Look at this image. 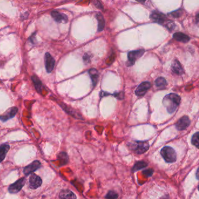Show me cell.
<instances>
[{"instance_id":"d6a6232c","label":"cell","mask_w":199,"mask_h":199,"mask_svg":"<svg viewBox=\"0 0 199 199\" xmlns=\"http://www.w3.org/2000/svg\"><path fill=\"white\" fill-rule=\"evenodd\" d=\"M196 178L199 180V168L196 172Z\"/></svg>"},{"instance_id":"8992f818","label":"cell","mask_w":199,"mask_h":199,"mask_svg":"<svg viewBox=\"0 0 199 199\" xmlns=\"http://www.w3.org/2000/svg\"><path fill=\"white\" fill-rule=\"evenodd\" d=\"M26 179L24 178H22L18 180L15 183L12 184L9 188L8 191L11 193H16L20 191L22 188L24 186Z\"/></svg>"},{"instance_id":"603a6c76","label":"cell","mask_w":199,"mask_h":199,"mask_svg":"<svg viewBox=\"0 0 199 199\" xmlns=\"http://www.w3.org/2000/svg\"><path fill=\"white\" fill-rule=\"evenodd\" d=\"M191 143L199 149V132L193 135L191 138Z\"/></svg>"},{"instance_id":"f546056e","label":"cell","mask_w":199,"mask_h":199,"mask_svg":"<svg viewBox=\"0 0 199 199\" xmlns=\"http://www.w3.org/2000/svg\"><path fill=\"white\" fill-rule=\"evenodd\" d=\"M94 5L97 7V8H99V9H102L103 7L101 3L98 1V0H94Z\"/></svg>"},{"instance_id":"ffe728a7","label":"cell","mask_w":199,"mask_h":199,"mask_svg":"<svg viewBox=\"0 0 199 199\" xmlns=\"http://www.w3.org/2000/svg\"><path fill=\"white\" fill-rule=\"evenodd\" d=\"M155 86L159 88H163L167 85V81L165 78L163 77H158L155 81Z\"/></svg>"},{"instance_id":"484cf974","label":"cell","mask_w":199,"mask_h":199,"mask_svg":"<svg viewBox=\"0 0 199 199\" xmlns=\"http://www.w3.org/2000/svg\"><path fill=\"white\" fill-rule=\"evenodd\" d=\"M166 27H167V28L169 30H172L174 28V26H175V24H174V22H172V21H170V20H168V22H166Z\"/></svg>"},{"instance_id":"836d02e7","label":"cell","mask_w":199,"mask_h":199,"mask_svg":"<svg viewBox=\"0 0 199 199\" xmlns=\"http://www.w3.org/2000/svg\"><path fill=\"white\" fill-rule=\"evenodd\" d=\"M136 1H138L139 3H144L146 0H136Z\"/></svg>"},{"instance_id":"3957f363","label":"cell","mask_w":199,"mask_h":199,"mask_svg":"<svg viewBox=\"0 0 199 199\" xmlns=\"http://www.w3.org/2000/svg\"><path fill=\"white\" fill-rule=\"evenodd\" d=\"M161 155L164 160L168 163H173L176 160V154L175 150L171 147H163L161 150Z\"/></svg>"},{"instance_id":"6da1fadb","label":"cell","mask_w":199,"mask_h":199,"mask_svg":"<svg viewBox=\"0 0 199 199\" xmlns=\"http://www.w3.org/2000/svg\"><path fill=\"white\" fill-rule=\"evenodd\" d=\"M181 102V97L175 93H170L166 95L163 98L164 106L167 108L169 113H174Z\"/></svg>"},{"instance_id":"e0dca14e","label":"cell","mask_w":199,"mask_h":199,"mask_svg":"<svg viewBox=\"0 0 199 199\" xmlns=\"http://www.w3.org/2000/svg\"><path fill=\"white\" fill-rule=\"evenodd\" d=\"M173 37L176 40L181 41L183 43H187L190 40V38L189 37V36L183 33H175Z\"/></svg>"},{"instance_id":"5b68a950","label":"cell","mask_w":199,"mask_h":199,"mask_svg":"<svg viewBox=\"0 0 199 199\" xmlns=\"http://www.w3.org/2000/svg\"><path fill=\"white\" fill-rule=\"evenodd\" d=\"M45 66L48 73H51L54 68L55 61L52 55L49 53H45Z\"/></svg>"},{"instance_id":"7402d4cb","label":"cell","mask_w":199,"mask_h":199,"mask_svg":"<svg viewBox=\"0 0 199 199\" xmlns=\"http://www.w3.org/2000/svg\"><path fill=\"white\" fill-rule=\"evenodd\" d=\"M147 166V164L144 161H138L134 164V167L132 169V171L134 172L138 171L141 170L142 168H145Z\"/></svg>"},{"instance_id":"4fadbf2b","label":"cell","mask_w":199,"mask_h":199,"mask_svg":"<svg viewBox=\"0 0 199 199\" xmlns=\"http://www.w3.org/2000/svg\"><path fill=\"white\" fill-rule=\"evenodd\" d=\"M51 16L58 23L65 24L68 22V17L64 13H62L55 11L51 12Z\"/></svg>"},{"instance_id":"7a4b0ae2","label":"cell","mask_w":199,"mask_h":199,"mask_svg":"<svg viewBox=\"0 0 199 199\" xmlns=\"http://www.w3.org/2000/svg\"><path fill=\"white\" fill-rule=\"evenodd\" d=\"M128 147L137 154H142L149 149V144L146 141H134L129 143Z\"/></svg>"},{"instance_id":"5bb4252c","label":"cell","mask_w":199,"mask_h":199,"mask_svg":"<svg viewBox=\"0 0 199 199\" xmlns=\"http://www.w3.org/2000/svg\"><path fill=\"white\" fill-rule=\"evenodd\" d=\"M60 199H76V196L73 192L69 190H63L59 195Z\"/></svg>"},{"instance_id":"30bf717a","label":"cell","mask_w":199,"mask_h":199,"mask_svg":"<svg viewBox=\"0 0 199 199\" xmlns=\"http://www.w3.org/2000/svg\"><path fill=\"white\" fill-rule=\"evenodd\" d=\"M41 167V163L39 161H34L30 164H29L28 166L25 167L24 168V174L26 175H28L30 174H32L33 172L36 171L39 168H40Z\"/></svg>"},{"instance_id":"4316f807","label":"cell","mask_w":199,"mask_h":199,"mask_svg":"<svg viewBox=\"0 0 199 199\" xmlns=\"http://www.w3.org/2000/svg\"><path fill=\"white\" fill-rule=\"evenodd\" d=\"M143 174H144V175H146L147 177H149L153 174V170L151 169H149V170L143 171Z\"/></svg>"},{"instance_id":"44dd1931","label":"cell","mask_w":199,"mask_h":199,"mask_svg":"<svg viewBox=\"0 0 199 199\" xmlns=\"http://www.w3.org/2000/svg\"><path fill=\"white\" fill-rule=\"evenodd\" d=\"M32 79L33 81V83H34V86H35V87H36L37 90L39 93H41V87H42V83H41L38 77H36V76H33L32 77Z\"/></svg>"},{"instance_id":"f1b7e54d","label":"cell","mask_w":199,"mask_h":199,"mask_svg":"<svg viewBox=\"0 0 199 199\" xmlns=\"http://www.w3.org/2000/svg\"><path fill=\"white\" fill-rule=\"evenodd\" d=\"M83 60H84V62L86 64L90 63V55H89L88 54H85V55L83 56Z\"/></svg>"},{"instance_id":"9c48e42d","label":"cell","mask_w":199,"mask_h":199,"mask_svg":"<svg viewBox=\"0 0 199 199\" xmlns=\"http://www.w3.org/2000/svg\"><path fill=\"white\" fill-rule=\"evenodd\" d=\"M191 124V121L187 116H183L180 118L178 121L176 123V128L178 130H183L186 129Z\"/></svg>"},{"instance_id":"ba28073f","label":"cell","mask_w":199,"mask_h":199,"mask_svg":"<svg viewBox=\"0 0 199 199\" xmlns=\"http://www.w3.org/2000/svg\"><path fill=\"white\" fill-rule=\"evenodd\" d=\"M18 111L17 107H11L7 110L4 114L0 115V120L5 122L11 118H13Z\"/></svg>"},{"instance_id":"d6986e66","label":"cell","mask_w":199,"mask_h":199,"mask_svg":"<svg viewBox=\"0 0 199 199\" xmlns=\"http://www.w3.org/2000/svg\"><path fill=\"white\" fill-rule=\"evenodd\" d=\"M96 18L98 20V31L101 32L105 27V19L100 13L96 14Z\"/></svg>"},{"instance_id":"ac0fdd59","label":"cell","mask_w":199,"mask_h":199,"mask_svg":"<svg viewBox=\"0 0 199 199\" xmlns=\"http://www.w3.org/2000/svg\"><path fill=\"white\" fill-rule=\"evenodd\" d=\"M9 150V146L7 144H3L0 146V163L2 162Z\"/></svg>"},{"instance_id":"8fae6325","label":"cell","mask_w":199,"mask_h":199,"mask_svg":"<svg viewBox=\"0 0 199 199\" xmlns=\"http://www.w3.org/2000/svg\"><path fill=\"white\" fill-rule=\"evenodd\" d=\"M42 184V180L40 178L36 175L33 174L31 175L29 179V185L30 187L32 189H36L37 188L40 187Z\"/></svg>"},{"instance_id":"7c38bea8","label":"cell","mask_w":199,"mask_h":199,"mask_svg":"<svg viewBox=\"0 0 199 199\" xmlns=\"http://www.w3.org/2000/svg\"><path fill=\"white\" fill-rule=\"evenodd\" d=\"M150 18L159 24L165 23L166 20V17L165 15L158 11H153L151 13Z\"/></svg>"},{"instance_id":"277c9868","label":"cell","mask_w":199,"mask_h":199,"mask_svg":"<svg viewBox=\"0 0 199 199\" xmlns=\"http://www.w3.org/2000/svg\"><path fill=\"white\" fill-rule=\"evenodd\" d=\"M144 50H143V49L130 51L128 54V61H127L126 65L128 66H130L134 65L136 61L142 57L144 54Z\"/></svg>"},{"instance_id":"9a60e30c","label":"cell","mask_w":199,"mask_h":199,"mask_svg":"<svg viewBox=\"0 0 199 199\" xmlns=\"http://www.w3.org/2000/svg\"><path fill=\"white\" fill-rule=\"evenodd\" d=\"M88 72L89 74L90 77L92 79L93 85V86H96V85L97 84L98 78H99V73H98L97 70L94 69V68H92V69L89 70Z\"/></svg>"},{"instance_id":"4dcf8cb0","label":"cell","mask_w":199,"mask_h":199,"mask_svg":"<svg viewBox=\"0 0 199 199\" xmlns=\"http://www.w3.org/2000/svg\"><path fill=\"white\" fill-rule=\"evenodd\" d=\"M171 15L174 17L177 18L181 15V12H179V11H176L171 13Z\"/></svg>"},{"instance_id":"83f0119b","label":"cell","mask_w":199,"mask_h":199,"mask_svg":"<svg viewBox=\"0 0 199 199\" xmlns=\"http://www.w3.org/2000/svg\"><path fill=\"white\" fill-rule=\"evenodd\" d=\"M113 95L115 97L117 98L119 100H122L124 98V93L123 92H119V93L114 94Z\"/></svg>"},{"instance_id":"2e32d148","label":"cell","mask_w":199,"mask_h":199,"mask_svg":"<svg viewBox=\"0 0 199 199\" xmlns=\"http://www.w3.org/2000/svg\"><path fill=\"white\" fill-rule=\"evenodd\" d=\"M172 70L174 73L178 75H181L183 73V68L182 67V65L179 61L177 60H175L172 63Z\"/></svg>"},{"instance_id":"1f68e13d","label":"cell","mask_w":199,"mask_h":199,"mask_svg":"<svg viewBox=\"0 0 199 199\" xmlns=\"http://www.w3.org/2000/svg\"><path fill=\"white\" fill-rule=\"evenodd\" d=\"M196 23L199 25V13L196 16Z\"/></svg>"},{"instance_id":"d4e9b609","label":"cell","mask_w":199,"mask_h":199,"mask_svg":"<svg viewBox=\"0 0 199 199\" xmlns=\"http://www.w3.org/2000/svg\"><path fill=\"white\" fill-rule=\"evenodd\" d=\"M118 195L115 191H110L106 196L107 199H116L118 198Z\"/></svg>"},{"instance_id":"e575fe53","label":"cell","mask_w":199,"mask_h":199,"mask_svg":"<svg viewBox=\"0 0 199 199\" xmlns=\"http://www.w3.org/2000/svg\"><path fill=\"white\" fill-rule=\"evenodd\" d=\"M198 189H199V186H198Z\"/></svg>"},{"instance_id":"52a82bcc","label":"cell","mask_w":199,"mask_h":199,"mask_svg":"<svg viewBox=\"0 0 199 199\" xmlns=\"http://www.w3.org/2000/svg\"><path fill=\"white\" fill-rule=\"evenodd\" d=\"M151 86L149 81H144L140 83L135 90V94L138 96H143Z\"/></svg>"},{"instance_id":"cb8c5ba5","label":"cell","mask_w":199,"mask_h":199,"mask_svg":"<svg viewBox=\"0 0 199 199\" xmlns=\"http://www.w3.org/2000/svg\"><path fill=\"white\" fill-rule=\"evenodd\" d=\"M58 157L60 159L61 164L64 165L68 162V155L65 153H61L58 155Z\"/></svg>"}]
</instances>
